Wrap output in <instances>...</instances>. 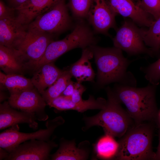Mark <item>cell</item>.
I'll list each match as a JSON object with an SVG mask.
<instances>
[{
    "label": "cell",
    "mask_w": 160,
    "mask_h": 160,
    "mask_svg": "<svg viewBox=\"0 0 160 160\" xmlns=\"http://www.w3.org/2000/svg\"><path fill=\"white\" fill-rule=\"evenodd\" d=\"M92 51L96 65L98 84L104 86L113 82L136 87L133 74L127 71L132 61L125 58L122 51L115 47H103L95 45L89 47Z\"/></svg>",
    "instance_id": "1"
},
{
    "label": "cell",
    "mask_w": 160,
    "mask_h": 160,
    "mask_svg": "<svg viewBox=\"0 0 160 160\" xmlns=\"http://www.w3.org/2000/svg\"><path fill=\"white\" fill-rule=\"evenodd\" d=\"M157 86L149 83L145 87L138 88L118 84L113 91L119 101L125 105L135 123L138 124L151 121L156 116Z\"/></svg>",
    "instance_id": "2"
},
{
    "label": "cell",
    "mask_w": 160,
    "mask_h": 160,
    "mask_svg": "<svg viewBox=\"0 0 160 160\" xmlns=\"http://www.w3.org/2000/svg\"><path fill=\"white\" fill-rule=\"evenodd\" d=\"M108 99L105 107L98 113L91 116H84L85 131L95 126L101 127L105 134L113 137H121L135 124L133 119L121 107L110 87L106 88Z\"/></svg>",
    "instance_id": "3"
},
{
    "label": "cell",
    "mask_w": 160,
    "mask_h": 160,
    "mask_svg": "<svg viewBox=\"0 0 160 160\" xmlns=\"http://www.w3.org/2000/svg\"><path fill=\"white\" fill-rule=\"evenodd\" d=\"M153 131L147 123L135 124L118 142L119 146L114 159L120 160L154 159L152 150Z\"/></svg>",
    "instance_id": "4"
},
{
    "label": "cell",
    "mask_w": 160,
    "mask_h": 160,
    "mask_svg": "<svg viewBox=\"0 0 160 160\" xmlns=\"http://www.w3.org/2000/svg\"><path fill=\"white\" fill-rule=\"evenodd\" d=\"M96 39L91 30L82 22L78 23L72 31L63 39L52 41L48 46L41 58L33 63L35 70L47 63L54 62L60 56L73 49H82L95 45Z\"/></svg>",
    "instance_id": "5"
},
{
    "label": "cell",
    "mask_w": 160,
    "mask_h": 160,
    "mask_svg": "<svg viewBox=\"0 0 160 160\" xmlns=\"http://www.w3.org/2000/svg\"><path fill=\"white\" fill-rule=\"evenodd\" d=\"M65 121L61 116H57L47 121L46 128L31 133L20 132L18 125L13 126L0 133V147L9 153L16 146L27 141L33 139L49 141L56 128Z\"/></svg>",
    "instance_id": "6"
},
{
    "label": "cell",
    "mask_w": 160,
    "mask_h": 160,
    "mask_svg": "<svg viewBox=\"0 0 160 160\" xmlns=\"http://www.w3.org/2000/svg\"><path fill=\"white\" fill-rule=\"evenodd\" d=\"M71 24L65 0H60L27 25V30L52 34L67 29Z\"/></svg>",
    "instance_id": "7"
},
{
    "label": "cell",
    "mask_w": 160,
    "mask_h": 160,
    "mask_svg": "<svg viewBox=\"0 0 160 160\" xmlns=\"http://www.w3.org/2000/svg\"><path fill=\"white\" fill-rule=\"evenodd\" d=\"M113 42L114 47L130 55L145 54L151 57L156 56L152 50L145 44L142 28L138 27L133 21L124 20L117 30Z\"/></svg>",
    "instance_id": "8"
},
{
    "label": "cell",
    "mask_w": 160,
    "mask_h": 160,
    "mask_svg": "<svg viewBox=\"0 0 160 160\" xmlns=\"http://www.w3.org/2000/svg\"><path fill=\"white\" fill-rule=\"evenodd\" d=\"M53 41L51 34L27 30L25 36L14 49L24 60L27 68L41 58Z\"/></svg>",
    "instance_id": "9"
},
{
    "label": "cell",
    "mask_w": 160,
    "mask_h": 160,
    "mask_svg": "<svg viewBox=\"0 0 160 160\" xmlns=\"http://www.w3.org/2000/svg\"><path fill=\"white\" fill-rule=\"evenodd\" d=\"M8 101L13 108L33 114L38 121H45L49 118L45 111L47 103L35 87L10 95Z\"/></svg>",
    "instance_id": "10"
},
{
    "label": "cell",
    "mask_w": 160,
    "mask_h": 160,
    "mask_svg": "<svg viewBox=\"0 0 160 160\" xmlns=\"http://www.w3.org/2000/svg\"><path fill=\"white\" fill-rule=\"evenodd\" d=\"M58 144L54 139L48 141L33 139L25 141L13 149L6 160H47Z\"/></svg>",
    "instance_id": "11"
},
{
    "label": "cell",
    "mask_w": 160,
    "mask_h": 160,
    "mask_svg": "<svg viewBox=\"0 0 160 160\" xmlns=\"http://www.w3.org/2000/svg\"><path fill=\"white\" fill-rule=\"evenodd\" d=\"M116 14L107 0H92L87 17L96 32L107 34L110 28L116 27Z\"/></svg>",
    "instance_id": "12"
},
{
    "label": "cell",
    "mask_w": 160,
    "mask_h": 160,
    "mask_svg": "<svg viewBox=\"0 0 160 160\" xmlns=\"http://www.w3.org/2000/svg\"><path fill=\"white\" fill-rule=\"evenodd\" d=\"M116 14L131 18L135 23L149 27L155 20L150 14L140 8L132 0H107Z\"/></svg>",
    "instance_id": "13"
},
{
    "label": "cell",
    "mask_w": 160,
    "mask_h": 160,
    "mask_svg": "<svg viewBox=\"0 0 160 160\" xmlns=\"http://www.w3.org/2000/svg\"><path fill=\"white\" fill-rule=\"evenodd\" d=\"M27 25L15 16L0 20V45L14 49L25 36Z\"/></svg>",
    "instance_id": "14"
},
{
    "label": "cell",
    "mask_w": 160,
    "mask_h": 160,
    "mask_svg": "<svg viewBox=\"0 0 160 160\" xmlns=\"http://www.w3.org/2000/svg\"><path fill=\"white\" fill-rule=\"evenodd\" d=\"M36 120L33 114L13 108L8 101L0 103V130L20 124H26L30 128L36 129L38 127Z\"/></svg>",
    "instance_id": "15"
},
{
    "label": "cell",
    "mask_w": 160,
    "mask_h": 160,
    "mask_svg": "<svg viewBox=\"0 0 160 160\" xmlns=\"http://www.w3.org/2000/svg\"><path fill=\"white\" fill-rule=\"evenodd\" d=\"M89 143L81 142L76 145L74 140H69L64 138L60 140L59 146L55 152L50 155L52 160H85L89 158Z\"/></svg>",
    "instance_id": "16"
},
{
    "label": "cell",
    "mask_w": 160,
    "mask_h": 160,
    "mask_svg": "<svg viewBox=\"0 0 160 160\" xmlns=\"http://www.w3.org/2000/svg\"><path fill=\"white\" fill-rule=\"evenodd\" d=\"M107 102V100L103 98L100 97L96 99L90 95L87 100L74 102L69 98L60 95L50 101L47 105L60 111L73 110L83 113L88 110H101L105 107Z\"/></svg>",
    "instance_id": "17"
},
{
    "label": "cell",
    "mask_w": 160,
    "mask_h": 160,
    "mask_svg": "<svg viewBox=\"0 0 160 160\" xmlns=\"http://www.w3.org/2000/svg\"><path fill=\"white\" fill-rule=\"evenodd\" d=\"M60 0H28L19 7L13 8L17 13V20L27 25L36 17L53 7Z\"/></svg>",
    "instance_id": "18"
},
{
    "label": "cell",
    "mask_w": 160,
    "mask_h": 160,
    "mask_svg": "<svg viewBox=\"0 0 160 160\" xmlns=\"http://www.w3.org/2000/svg\"><path fill=\"white\" fill-rule=\"evenodd\" d=\"M64 71L56 67L54 62L47 63L34 71L31 80L34 87L41 94L56 81Z\"/></svg>",
    "instance_id": "19"
},
{
    "label": "cell",
    "mask_w": 160,
    "mask_h": 160,
    "mask_svg": "<svg viewBox=\"0 0 160 160\" xmlns=\"http://www.w3.org/2000/svg\"><path fill=\"white\" fill-rule=\"evenodd\" d=\"M0 67L6 74H23L27 69L25 61L15 49L1 45Z\"/></svg>",
    "instance_id": "20"
},
{
    "label": "cell",
    "mask_w": 160,
    "mask_h": 160,
    "mask_svg": "<svg viewBox=\"0 0 160 160\" xmlns=\"http://www.w3.org/2000/svg\"><path fill=\"white\" fill-rule=\"evenodd\" d=\"M93 57V53L89 47L83 49L81 58L71 66L69 70L77 82L93 81L95 73L89 61Z\"/></svg>",
    "instance_id": "21"
},
{
    "label": "cell",
    "mask_w": 160,
    "mask_h": 160,
    "mask_svg": "<svg viewBox=\"0 0 160 160\" xmlns=\"http://www.w3.org/2000/svg\"><path fill=\"white\" fill-rule=\"evenodd\" d=\"M0 85L5 87L10 95L34 87L31 79L22 74H6L0 71Z\"/></svg>",
    "instance_id": "22"
},
{
    "label": "cell",
    "mask_w": 160,
    "mask_h": 160,
    "mask_svg": "<svg viewBox=\"0 0 160 160\" xmlns=\"http://www.w3.org/2000/svg\"><path fill=\"white\" fill-rule=\"evenodd\" d=\"M119 146V142L113 137L105 134L96 143L95 151L97 157L100 159H114L118 151Z\"/></svg>",
    "instance_id": "23"
},
{
    "label": "cell",
    "mask_w": 160,
    "mask_h": 160,
    "mask_svg": "<svg viewBox=\"0 0 160 160\" xmlns=\"http://www.w3.org/2000/svg\"><path fill=\"white\" fill-rule=\"evenodd\" d=\"M72 77L69 70L64 71L56 81L41 94L47 104L61 95L71 81Z\"/></svg>",
    "instance_id": "24"
},
{
    "label": "cell",
    "mask_w": 160,
    "mask_h": 160,
    "mask_svg": "<svg viewBox=\"0 0 160 160\" xmlns=\"http://www.w3.org/2000/svg\"><path fill=\"white\" fill-rule=\"evenodd\" d=\"M148 28L147 30L142 28L143 40L156 55L160 53V17Z\"/></svg>",
    "instance_id": "25"
},
{
    "label": "cell",
    "mask_w": 160,
    "mask_h": 160,
    "mask_svg": "<svg viewBox=\"0 0 160 160\" xmlns=\"http://www.w3.org/2000/svg\"><path fill=\"white\" fill-rule=\"evenodd\" d=\"M92 2V0H70L69 6L76 18L82 19L87 17Z\"/></svg>",
    "instance_id": "26"
},
{
    "label": "cell",
    "mask_w": 160,
    "mask_h": 160,
    "mask_svg": "<svg viewBox=\"0 0 160 160\" xmlns=\"http://www.w3.org/2000/svg\"><path fill=\"white\" fill-rule=\"evenodd\" d=\"M140 70L144 73L145 78L149 83L159 84L160 80V58L148 66L141 67Z\"/></svg>",
    "instance_id": "27"
},
{
    "label": "cell",
    "mask_w": 160,
    "mask_h": 160,
    "mask_svg": "<svg viewBox=\"0 0 160 160\" xmlns=\"http://www.w3.org/2000/svg\"><path fill=\"white\" fill-rule=\"evenodd\" d=\"M137 4L155 20L160 17V0H141Z\"/></svg>",
    "instance_id": "28"
},
{
    "label": "cell",
    "mask_w": 160,
    "mask_h": 160,
    "mask_svg": "<svg viewBox=\"0 0 160 160\" xmlns=\"http://www.w3.org/2000/svg\"><path fill=\"white\" fill-rule=\"evenodd\" d=\"M86 88L81 83L76 82L73 92L70 99L74 102H78L83 100L82 95L85 91Z\"/></svg>",
    "instance_id": "29"
},
{
    "label": "cell",
    "mask_w": 160,
    "mask_h": 160,
    "mask_svg": "<svg viewBox=\"0 0 160 160\" xmlns=\"http://www.w3.org/2000/svg\"><path fill=\"white\" fill-rule=\"evenodd\" d=\"M13 8L7 6L1 0L0 1V20L15 16Z\"/></svg>",
    "instance_id": "30"
},
{
    "label": "cell",
    "mask_w": 160,
    "mask_h": 160,
    "mask_svg": "<svg viewBox=\"0 0 160 160\" xmlns=\"http://www.w3.org/2000/svg\"><path fill=\"white\" fill-rule=\"evenodd\" d=\"M75 84V82L71 81L61 95L70 97L73 92Z\"/></svg>",
    "instance_id": "31"
},
{
    "label": "cell",
    "mask_w": 160,
    "mask_h": 160,
    "mask_svg": "<svg viewBox=\"0 0 160 160\" xmlns=\"http://www.w3.org/2000/svg\"><path fill=\"white\" fill-rule=\"evenodd\" d=\"M28 0H9L10 4L12 5V8H15L23 4Z\"/></svg>",
    "instance_id": "32"
},
{
    "label": "cell",
    "mask_w": 160,
    "mask_h": 160,
    "mask_svg": "<svg viewBox=\"0 0 160 160\" xmlns=\"http://www.w3.org/2000/svg\"><path fill=\"white\" fill-rule=\"evenodd\" d=\"M9 153L4 149L0 147V160H6Z\"/></svg>",
    "instance_id": "33"
},
{
    "label": "cell",
    "mask_w": 160,
    "mask_h": 160,
    "mask_svg": "<svg viewBox=\"0 0 160 160\" xmlns=\"http://www.w3.org/2000/svg\"><path fill=\"white\" fill-rule=\"evenodd\" d=\"M154 159L160 160V132L159 133V143L156 153H155Z\"/></svg>",
    "instance_id": "34"
},
{
    "label": "cell",
    "mask_w": 160,
    "mask_h": 160,
    "mask_svg": "<svg viewBox=\"0 0 160 160\" xmlns=\"http://www.w3.org/2000/svg\"><path fill=\"white\" fill-rule=\"evenodd\" d=\"M7 98H8V99L9 97H7L5 93H4V92H2V90H1L0 99V103H1L2 102Z\"/></svg>",
    "instance_id": "35"
},
{
    "label": "cell",
    "mask_w": 160,
    "mask_h": 160,
    "mask_svg": "<svg viewBox=\"0 0 160 160\" xmlns=\"http://www.w3.org/2000/svg\"><path fill=\"white\" fill-rule=\"evenodd\" d=\"M158 117H159V119L160 122V111H159V113Z\"/></svg>",
    "instance_id": "36"
},
{
    "label": "cell",
    "mask_w": 160,
    "mask_h": 160,
    "mask_svg": "<svg viewBox=\"0 0 160 160\" xmlns=\"http://www.w3.org/2000/svg\"><path fill=\"white\" fill-rule=\"evenodd\" d=\"M138 1V2H139V1H140V0H137Z\"/></svg>",
    "instance_id": "37"
}]
</instances>
